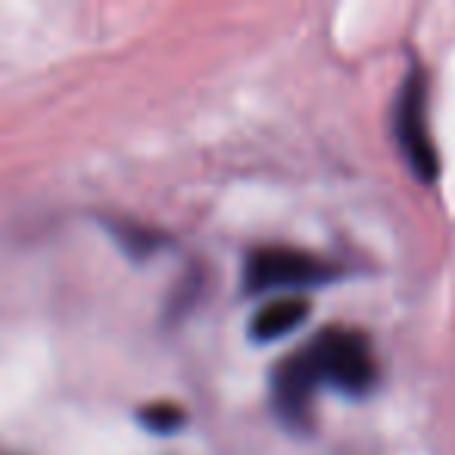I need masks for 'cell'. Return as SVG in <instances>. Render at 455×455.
Instances as JSON below:
<instances>
[{"label": "cell", "instance_id": "obj_3", "mask_svg": "<svg viewBox=\"0 0 455 455\" xmlns=\"http://www.w3.org/2000/svg\"><path fill=\"white\" fill-rule=\"evenodd\" d=\"M396 134H399V147H403L409 165L418 172V178H434L436 150L427 132V84H424V78L418 72L405 82L403 94H399Z\"/></svg>", "mask_w": 455, "mask_h": 455}, {"label": "cell", "instance_id": "obj_5", "mask_svg": "<svg viewBox=\"0 0 455 455\" xmlns=\"http://www.w3.org/2000/svg\"><path fill=\"white\" fill-rule=\"evenodd\" d=\"M312 306L306 297L299 293H287V297H275L268 303H262L256 309L253 322H250V334L256 337L259 343H272V340H281V337L293 334L299 324L309 318Z\"/></svg>", "mask_w": 455, "mask_h": 455}, {"label": "cell", "instance_id": "obj_2", "mask_svg": "<svg viewBox=\"0 0 455 455\" xmlns=\"http://www.w3.org/2000/svg\"><path fill=\"white\" fill-rule=\"evenodd\" d=\"M337 278V268L315 253L297 247H259L247 259L243 284L250 293L268 291H303Z\"/></svg>", "mask_w": 455, "mask_h": 455}, {"label": "cell", "instance_id": "obj_7", "mask_svg": "<svg viewBox=\"0 0 455 455\" xmlns=\"http://www.w3.org/2000/svg\"><path fill=\"white\" fill-rule=\"evenodd\" d=\"M0 455H16V452H0Z\"/></svg>", "mask_w": 455, "mask_h": 455}, {"label": "cell", "instance_id": "obj_1", "mask_svg": "<svg viewBox=\"0 0 455 455\" xmlns=\"http://www.w3.org/2000/svg\"><path fill=\"white\" fill-rule=\"evenodd\" d=\"M318 384L337 387L349 396H362L371 390L378 378L371 343L355 328H324L315 340L303 347Z\"/></svg>", "mask_w": 455, "mask_h": 455}, {"label": "cell", "instance_id": "obj_6", "mask_svg": "<svg viewBox=\"0 0 455 455\" xmlns=\"http://www.w3.org/2000/svg\"><path fill=\"white\" fill-rule=\"evenodd\" d=\"M140 418H144V427H159V430H175L181 424V411L169 403L150 405Z\"/></svg>", "mask_w": 455, "mask_h": 455}, {"label": "cell", "instance_id": "obj_4", "mask_svg": "<svg viewBox=\"0 0 455 455\" xmlns=\"http://www.w3.org/2000/svg\"><path fill=\"white\" fill-rule=\"evenodd\" d=\"M318 378L315 371H312L309 359H306V353L299 349V353L287 355L284 362L278 365V371H275V384H272V393H275V409H278V415L284 418L291 427H306L312 418V396H315L318 390Z\"/></svg>", "mask_w": 455, "mask_h": 455}]
</instances>
